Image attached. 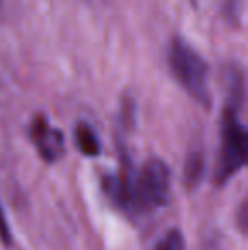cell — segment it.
I'll return each mask as SVG.
<instances>
[{
    "instance_id": "6da1fadb",
    "label": "cell",
    "mask_w": 248,
    "mask_h": 250,
    "mask_svg": "<svg viewBox=\"0 0 248 250\" xmlns=\"http://www.w3.org/2000/svg\"><path fill=\"white\" fill-rule=\"evenodd\" d=\"M170 170L160 158H150L141 165L134 177L116 179L111 192L117 203L134 208L139 213L162 208L169 199Z\"/></svg>"
},
{
    "instance_id": "7a4b0ae2",
    "label": "cell",
    "mask_w": 248,
    "mask_h": 250,
    "mask_svg": "<svg viewBox=\"0 0 248 250\" xmlns=\"http://www.w3.org/2000/svg\"><path fill=\"white\" fill-rule=\"evenodd\" d=\"M169 66L175 80L195 101L209 105L208 63L182 38H175L169 50Z\"/></svg>"
},
{
    "instance_id": "3957f363",
    "label": "cell",
    "mask_w": 248,
    "mask_h": 250,
    "mask_svg": "<svg viewBox=\"0 0 248 250\" xmlns=\"http://www.w3.org/2000/svg\"><path fill=\"white\" fill-rule=\"evenodd\" d=\"M223 140L219 151V164L216 172L218 184L228 181L247 164L248 153V136L245 126L240 123L235 109L226 111L223 119Z\"/></svg>"
},
{
    "instance_id": "277c9868",
    "label": "cell",
    "mask_w": 248,
    "mask_h": 250,
    "mask_svg": "<svg viewBox=\"0 0 248 250\" xmlns=\"http://www.w3.org/2000/svg\"><path fill=\"white\" fill-rule=\"evenodd\" d=\"M31 136L39 148L43 158H46L48 162H53L60 157L63 150V135L61 131L53 129L48 125L46 118L34 119L33 126H31Z\"/></svg>"
},
{
    "instance_id": "5b68a950",
    "label": "cell",
    "mask_w": 248,
    "mask_h": 250,
    "mask_svg": "<svg viewBox=\"0 0 248 250\" xmlns=\"http://www.w3.org/2000/svg\"><path fill=\"white\" fill-rule=\"evenodd\" d=\"M75 138H76V145H78L80 151L87 157H97L100 151L99 140H97L94 129L90 128L87 123H80L75 129Z\"/></svg>"
},
{
    "instance_id": "8992f818",
    "label": "cell",
    "mask_w": 248,
    "mask_h": 250,
    "mask_svg": "<svg viewBox=\"0 0 248 250\" xmlns=\"http://www.w3.org/2000/svg\"><path fill=\"white\" fill-rule=\"evenodd\" d=\"M155 250H186V240L180 230H170L156 244Z\"/></svg>"
},
{
    "instance_id": "52a82bcc",
    "label": "cell",
    "mask_w": 248,
    "mask_h": 250,
    "mask_svg": "<svg viewBox=\"0 0 248 250\" xmlns=\"http://www.w3.org/2000/svg\"><path fill=\"white\" fill-rule=\"evenodd\" d=\"M0 238H2V242H5V244L10 242V231H9V227H7V221H5V216H3L2 209H0Z\"/></svg>"
}]
</instances>
